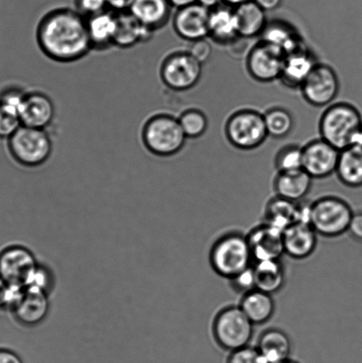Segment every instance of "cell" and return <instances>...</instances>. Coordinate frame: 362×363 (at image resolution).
Returning <instances> with one entry per match:
<instances>
[{
	"label": "cell",
	"mask_w": 362,
	"mask_h": 363,
	"mask_svg": "<svg viewBox=\"0 0 362 363\" xmlns=\"http://www.w3.org/2000/svg\"><path fill=\"white\" fill-rule=\"evenodd\" d=\"M117 27L115 46L122 49L132 48L142 43H147L152 38L154 31L141 24L130 11L116 12Z\"/></svg>",
	"instance_id": "cell-22"
},
{
	"label": "cell",
	"mask_w": 362,
	"mask_h": 363,
	"mask_svg": "<svg viewBox=\"0 0 362 363\" xmlns=\"http://www.w3.org/2000/svg\"><path fill=\"white\" fill-rule=\"evenodd\" d=\"M191 43V44L187 52L203 65L204 63L210 59L212 55L213 49L210 43L205 38Z\"/></svg>",
	"instance_id": "cell-40"
},
{
	"label": "cell",
	"mask_w": 362,
	"mask_h": 363,
	"mask_svg": "<svg viewBox=\"0 0 362 363\" xmlns=\"http://www.w3.org/2000/svg\"><path fill=\"white\" fill-rule=\"evenodd\" d=\"M353 212L344 199L325 196L311 203L308 223L318 235L338 238L349 231Z\"/></svg>",
	"instance_id": "cell-5"
},
{
	"label": "cell",
	"mask_w": 362,
	"mask_h": 363,
	"mask_svg": "<svg viewBox=\"0 0 362 363\" xmlns=\"http://www.w3.org/2000/svg\"><path fill=\"white\" fill-rule=\"evenodd\" d=\"M310 206L276 196L266 206L264 223L282 231L297 223H310Z\"/></svg>",
	"instance_id": "cell-18"
},
{
	"label": "cell",
	"mask_w": 362,
	"mask_h": 363,
	"mask_svg": "<svg viewBox=\"0 0 362 363\" xmlns=\"http://www.w3.org/2000/svg\"><path fill=\"white\" fill-rule=\"evenodd\" d=\"M55 117V103L47 94L41 91L26 92L19 111L21 125L46 130Z\"/></svg>",
	"instance_id": "cell-17"
},
{
	"label": "cell",
	"mask_w": 362,
	"mask_h": 363,
	"mask_svg": "<svg viewBox=\"0 0 362 363\" xmlns=\"http://www.w3.org/2000/svg\"><path fill=\"white\" fill-rule=\"evenodd\" d=\"M222 1L230 6L237 7L244 3L251 1V0H222Z\"/></svg>",
	"instance_id": "cell-49"
},
{
	"label": "cell",
	"mask_w": 362,
	"mask_h": 363,
	"mask_svg": "<svg viewBox=\"0 0 362 363\" xmlns=\"http://www.w3.org/2000/svg\"><path fill=\"white\" fill-rule=\"evenodd\" d=\"M217 44H232L239 37L235 7L215 6L209 14V35Z\"/></svg>",
	"instance_id": "cell-20"
},
{
	"label": "cell",
	"mask_w": 362,
	"mask_h": 363,
	"mask_svg": "<svg viewBox=\"0 0 362 363\" xmlns=\"http://www.w3.org/2000/svg\"><path fill=\"white\" fill-rule=\"evenodd\" d=\"M259 6L267 12V11H273L278 9L283 2V0H254Z\"/></svg>",
	"instance_id": "cell-44"
},
{
	"label": "cell",
	"mask_w": 362,
	"mask_h": 363,
	"mask_svg": "<svg viewBox=\"0 0 362 363\" xmlns=\"http://www.w3.org/2000/svg\"><path fill=\"white\" fill-rule=\"evenodd\" d=\"M261 35V41L279 48L285 56L305 46L295 30L289 24L279 21L268 23Z\"/></svg>",
	"instance_id": "cell-30"
},
{
	"label": "cell",
	"mask_w": 362,
	"mask_h": 363,
	"mask_svg": "<svg viewBox=\"0 0 362 363\" xmlns=\"http://www.w3.org/2000/svg\"><path fill=\"white\" fill-rule=\"evenodd\" d=\"M209 261L218 276L232 280L254 264L247 236L239 233L222 235L215 242Z\"/></svg>",
	"instance_id": "cell-3"
},
{
	"label": "cell",
	"mask_w": 362,
	"mask_h": 363,
	"mask_svg": "<svg viewBox=\"0 0 362 363\" xmlns=\"http://www.w3.org/2000/svg\"><path fill=\"white\" fill-rule=\"evenodd\" d=\"M351 147H356L362 149V127L359 130H358L356 136H354L353 143Z\"/></svg>",
	"instance_id": "cell-48"
},
{
	"label": "cell",
	"mask_w": 362,
	"mask_h": 363,
	"mask_svg": "<svg viewBox=\"0 0 362 363\" xmlns=\"http://www.w3.org/2000/svg\"><path fill=\"white\" fill-rule=\"evenodd\" d=\"M336 175L341 183L351 188L362 186V149L349 147L340 151Z\"/></svg>",
	"instance_id": "cell-31"
},
{
	"label": "cell",
	"mask_w": 362,
	"mask_h": 363,
	"mask_svg": "<svg viewBox=\"0 0 362 363\" xmlns=\"http://www.w3.org/2000/svg\"><path fill=\"white\" fill-rule=\"evenodd\" d=\"M283 236L285 255L294 259L310 257L317 247L318 234L310 223L293 224L283 230Z\"/></svg>",
	"instance_id": "cell-19"
},
{
	"label": "cell",
	"mask_w": 362,
	"mask_h": 363,
	"mask_svg": "<svg viewBox=\"0 0 362 363\" xmlns=\"http://www.w3.org/2000/svg\"><path fill=\"white\" fill-rule=\"evenodd\" d=\"M0 363H23L16 354L9 350H0Z\"/></svg>",
	"instance_id": "cell-45"
},
{
	"label": "cell",
	"mask_w": 362,
	"mask_h": 363,
	"mask_svg": "<svg viewBox=\"0 0 362 363\" xmlns=\"http://www.w3.org/2000/svg\"><path fill=\"white\" fill-rule=\"evenodd\" d=\"M285 60V55L281 50L261 41L248 52L247 71L254 80L269 83L281 78Z\"/></svg>",
	"instance_id": "cell-13"
},
{
	"label": "cell",
	"mask_w": 362,
	"mask_h": 363,
	"mask_svg": "<svg viewBox=\"0 0 362 363\" xmlns=\"http://www.w3.org/2000/svg\"><path fill=\"white\" fill-rule=\"evenodd\" d=\"M21 126L19 115L0 103V140H9Z\"/></svg>",
	"instance_id": "cell-35"
},
{
	"label": "cell",
	"mask_w": 362,
	"mask_h": 363,
	"mask_svg": "<svg viewBox=\"0 0 362 363\" xmlns=\"http://www.w3.org/2000/svg\"><path fill=\"white\" fill-rule=\"evenodd\" d=\"M87 28L92 50L102 51L115 46L117 27L116 12L108 9L87 18Z\"/></svg>",
	"instance_id": "cell-23"
},
{
	"label": "cell",
	"mask_w": 362,
	"mask_h": 363,
	"mask_svg": "<svg viewBox=\"0 0 362 363\" xmlns=\"http://www.w3.org/2000/svg\"><path fill=\"white\" fill-rule=\"evenodd\" d=\"M278 363H300V362H298L296 361H293V360H292V359H288V360L283 361V362H278Z\"/></svg>",
	"instance_id": "cell-50"
},
{
	"label": "cell",
	"mask_w": 362,
	"mask_h": 363,
	"mask_svg": "<svg viewBox=\"0 0 362 363\" xmlns=\"http://www.w3.org/2000/svg\"><path fill=\"white\" fill-rule=\"evenodd\" d=\"M255 287L269 294L278 293L285 284V269L281 259L254 262Z\"/></svg>",
	"instance_id": "cell-28"
},
{
	"label": "cell",
	"mask_w": 362,
	"mask_h": 363,
	"mask_svg": "<svg viewBox=\"0 0 362 363\" xmlns=\"http://www.w3.org/2000/svg\"><path fill=\"white\" fill-rule=\"evenodd\" d=\"M38 269L35 256L26 247L13 245L0 252V277L14 291L31 286Z\"/></svg>",
	"instance_id": "cell-9"
},
{
	"label": "cell",
	"mask_w": 362,
	"mask_h": 363,
	"mask_svg": "<svg viewBox=\"0 0 362 363\" xmlns=\"http://www.w3.org/2000/svg\"><path fill=\"white\" fill-rule=\"evenodd\" d=\"M225 133L233 147L244 151L261 147L268 136L264 115L251 109L234 113L227 121Z\"/></svg>",
	"instance_id": "cell-8"
},
{
	"label": "cell",
	"mask_w": 362,
	"mask_h": 363,
	"mask_svg": "<svg viewBox=\"0 0 362 363\" xmlns=\"http://www.w3.org/2000/svg\"><path fill=\"white\" fill-rule=\"evenodd\" d=\"M254 265V264H253ZM230 281L234 290L237 293L246 294L248 291L256 289L255 287V279L253 266L250 267L249 269L244 270L239 275L234 277Z\"/></svg>",
	"instance_id": "cell-39"
},
{
	"label": "cell",
	"mask_w": 362,
	"mask_h": 363,
	"mask_svg": "<svg viewBox=\"0 0 362 363\" xmlns=\"http://www.w3.org/2000/svg\"><path fill=\"white\" fill-rule=\"evenodd\" d=\"M78 13L84 18H90L109 9L106 0H74Z\"/></svg>",
	"instance_id": "cell-38"
},
{
	"label": "cell",
	"mask_w": 362,
	"mask_h": 363,
	"mask_svg": "<svg viewBox=\"0 0 362 363\" xmlns=\"http://www.w3.org/2000/svg\"><path fill=\"white\" fill-rule=\"evenodd\" d=\"M7 141L14 161L27 168L45 164L52 154V140L46 130L21 125Z\"/></svg>",
	"instance_id": "cell-6"
},
{
	"label": "cell",
	"mask_w": 362,
	"mask_h": 363,
	"mask_svg": "<svg viewBox=\"0 0 362 363\" xmlns=\"http://www.w3.org/2000/svg\"><path fill=\"white\" fill-rule=\"evenodd\" d=\"M303 170L312 179H326L336 172L340 151L328 142L317 140L303 148Z\"/></svg>",
	"instance_id": "cell-14"
},
{
	"label": "cell",
	"mask_w": 362,
	"mask_h": 363,
	"mask_svg": "<svg viewBox=\"0 0 362 363\" xmlns=\"http://www.w3.org/2000/svg\"><path fill=\"white\" fill-rule=\"evenodd\" d=\"M25 94L26 92L19 87H7L0 92V103L19 115Z\"/></svg>",
	"instance_id": "cell-37"
},
{
	"label": "cell",
	"mask_w": 362,
	"mask_h": 363,
	"mask_svg": "<svg viewBox=\"0 0 362 363\" xmlns=\"http://www.w3.org/2000/svg\"><path fill=\"white\" fill-rule=\"evenodd\" d=\"M172 9L169 0H133L129 11L141 24L155 32L168 23Z\"/></svg>",
	"instance_id": "cell-21"
},
{
	"label": "cell",
	"mask_w": 362,
	"mask_h": 363,
	"mask_svg": "<svg viewBox=\"0 0 362 363\" xmlns=\"http://www.w3.org/2000/svg\"><path fill=\"white\" fill-rule=\"evenodd\" d=\"M106 1L110 10L113 12H123V11H129L133 0H106Z\"/></svg>",
	"instance_id": "cell-43"
},
{
	"label": "cell",
	"mask_w": 362,
	"mask_h": 363,
	"mask_svg": "<svg viewBox=\"0 0 362 363\" xmlns=\"http://www.w3.org/2000/svg\"><path fill=\"white\" fill-rule=\"evenodd\" d=\"M169 1L172 7H176L177 9L198 3V0H169Z\"/></svg>",
	"instance_id": "cell-46"
},
{
	"label": "cell",
	"mask_w": 362,
	"mask_h": 363,
	"mask_svg": "<svg viewBox=\"0 0 362 363\" xmlns=\"http://www.w3.org/2000/svg\"><path fill=\"white\" fill-rule=\"evenodd\" d=\"M35 38L42 52L59 63L76 62L92 51L86 18L67 7L45 13L39 21Z\"/></svg>",
	"instance_id": "cell-1"
},
{
	"label": "cell",
	"mask_w": 362,
	"mask_h": 363,
	"mask_svg": "<svg viewBox=\"0 0 362 363\" xmlns=\"http://www.w3.org/2000/svg\"><path fill=\"white\" fill-rule=\"evenodd\" d=\"M209 14L210 9L198 3L177 9L173 18L174 30L180 38L190 42L208 38Z\"/></svg>",
	"instance_id": "cell-16"
},
{
	"label": "cell",
	"mask_w": 362,
	"mask_h": 363,
	"mask_svg": "<svg viewBox=\"0 0 362 363\" xmlns=\"http://www.w3.org/2000/svg\"><path fill=\"white\" fill-rule=\"evenodd\" d=\"M317 63L310 50L303 46L302 48L285 56L280 79L286 86L300 87Z\"/></svg>",
	"instance_id": "cell-24"
},
{
	"label": "cell",
	"mask_w": 362,
	"mask_h": 363,
	"mask_svg": "<svg viewBox=\"0 0 362 363\" xmlns=\"http://www.w3.org/2000/svg\"><path fill=\"white\" fill-rule=\"evenodd\" d=\"M275 165L278 172L303 169V149L295 145L283 147L276 156Z\"/></svg>",
	"instance_id": "cell-34"
},
{
	"label": "cell",
	"mask_w": 362,
	"mask_h": 363,
	"mask_svg": "<svg viewBox=\"0 0 362 363\" xmlns=\"http://www.w3.org/2000/svg\"><path fill=\"white\" fill-rule=\"evenodd\" d=\"M319 127L322 140L342 151L352 145L354 136L362 127L361 113L349 103H336L326 109Z\"/></svg>",
	"instance_id": "cell-4"
},
{
	"label": "cell",
	"mask_w": 362,
	"mask_h": 363,
	"mask_svg": "<svg viewBox=\"0 0 362 363\" xmlns=\"http://www.w3.org/2000/svg\"><path fill=\"white\" fill-rule=\"evenodd\" d=\"M266 129L268 136L283 138L288 136L293 129V116L287 110L280 108L269 109L264 113Z\"/></svg>",
	"instance_id": "cell-32"
},
{
	"label": "cell",
	"mask_w": 362,
	"mask_h": 363,
	"mask_svg": "<svg viewBox=\"0 0 362 363\" xmlns=\"http://www.w3.org/2000/svg\"><path fill=\"white\" fill-rule=\"evenodd\" d=\"M239 307L254 325H264L275 314L273 295L254 289L244 294Z\"/></svg>",
	"instance_id": "cell-27"
},
{
	"label": "cell",
	"mask_w": 362,
	"mask_h": 363,
	"mask_svg": "<svg viewBox=\"0 0 362 363\" xmlns=\"http://www.w3.org/2000/svg\"><path fill=\"white\" fill-rule=\"evenodd\" d=\"M256 347L268 363L288 360L293 350L290 337L283 330L276 328L262 333Z\"/></svg>",
	"instance_id": "cell-26"
},
{
	"label": "cell",
	"mask_w": 362,
	"mask_h": 363,
	"mask_svg": "<svg viewBox=\"0 0 362 363\" xmlns=\"http://www.w3.org/2000/svg\"><path fill=\"white\" fill-rule=\"evenodd\" d=\"M227 363H268L257 347H244L230 352Z\"/></svg>",
	"instance_id": "cell-36"
},
{
	"label": "cell",
	"mask_w": 362,
	"mask_h": 363,
	"mask_svg": "<svg viewBox=\"0 0 362 363\" xmlns=\"http://www.w3.org/2000/svg\"><path fill=\"white\" fill-rule=\"evenodd\" d=\"M159 74L163 84L170 90L189 91L200 80L202 64L187 51L174 52L163 60Z\"/></svg>",
	"instance_id": "cell-10"
},
{
	"label": "cell",
	"mask_w": 362,
	"mask_h": 363,
	"mask_svg": "<svg viewBox=\"0 0 362 363\" xmlns=\"http://www.w3.org/2000/svg\"><path fill=\"white\" fill-rule=\"evenodd\" d=\"M300 88L305 101L310 105L320 108L328 106L339 94L338 74L327 64L317 63Z\"/></svg>",
	"instance_id": "cell-12"
},
{
	"label": "cell",
	"mask_w": 362,
	"mask_h": 363,
	"mask_svg": "<svg viewBox=\"0 0 362 363\" xmlns=\"http://www.w3.org/2000/svg\"><path fill=\"white\" fill-rule=\"evenodd\" d=\"M179 120L187 138H200L208 130V117L200 110L187 109L181 113Z\"/></svg>",
	"instance_id": "cell-33"
},
{
	"label": "cell",
	"mask_w": 362,
	"mask_h": 363,
	"mask_svg": "<svg viewBox=\"0 0 362 363\" xmlns=\"http://www.w3.org/2000/svg\"><path fill=\"white\" fill-rule=\"evenodd\" d=\"M283 231L264 223L247 235L254 262L281 259L285 255Z\"/></svg>",
	"instance_id": "cell-15"
},
{
	"label": "cell",
	"mask_w": 362,
	"mask_h": 363,
	"mask_svg": "<svg viewBox=\"0 0 362 363\" xmlns=\"http://www.w3.org/2000/svg\"><path fill=\"white\" fill-rule=\"evenodd\" d=\"M347 233H349L354 240L362 242V212L353 213Z\"/></svg>",
	"instance_id": "cell-41"
},
{
	"label": "cell",
	"mask_w": 362,
	"mask_h": 363,
	"mask_svg": "<svg viewBox=\"0 0 362 363\" xmlns=\"http://www.w3.org/2000/svg\"><path fill=\"white\" fill-rule=\"evenodd\" d=\"M254 326L239 306H230L216 315L213 333L222 350L233 352L249 346L254 336Z\"/></svg>",
	"instance_id": "cell-7"
},
{
	"label": "cell",
	"mask_w": 362,
	"mask_h": 363,
	"mask_svg": "<svg viewBox=\"0 0 362 363\" xmlns=\"http://www.w3.org/2000/svg\"><path fill=\"white\" fill-rule=\"evenodd\" d=\"M235 13L240 38L249 39L261 35L267 26L265 11L254 0L235 7Z\"/></svg>",
	"instance_id": "cell-29"
},
{
	"label": "cell",
	"mask_w": 362,
	"mask_h": 363,
	"mask_svg": "<svg viewBox=\"0 0 362 363\" xmlns=\"http://www.w3.org/2000/svg\"><path fill=\"white\" fill-rule=\"evenodd\" d=\"M14 290L0 277V311L10 306L12 302Z\"/></svg>",
	"instance_id": "cell-42"
},
{
	"label": "cell",
	"mask_w": 362,
	"mask_h": 363,
	"mask_svg": "<svg viewBox=\"0 0 362 363\" xmlns=\"http://www.w3.org/2000/svg\"><path fill=\"white\" fill-rule=\"evenodd\" d=\"M313 179L303 169L278 172L274 180L276 196L300 202L310 192Z\"/></svg>",
	"instance_id": "cell-25"
},
{
	"label": "cell",
	"mask_w": 362,
	"mask_h": 363,
	"mask_svg": "<svg viewBox=\"0 0 362 363\" xmlns=\"http://www.w3.org/2000/svg\"><path fill=\"white\" fill-rule=\"evenodd\" d=\"M222 0H198V3L200 4V5L207 7L208 9H215V6L220 5V2Z\"/></svg>",
	"instance_id": "cell-47"
},
{
	"label": "cell",
	"mask_w": 362,
	"mask_h": 363,
	"mask_svg": "<svg viewBox=\"0 0 362 363\" xmlns=\"http://www.w3.org/2000/svg\"><path fill=\"white\" fill-rule=\"evenodd\" d=\"M10 306L14 318L21 325H38L48 315V293L40 287L28 286L14 291Z\"/></svg>",
	"instance_id": "cell-11"
},
{
	"label": "cell",
	"mask_w": 362,
	"mask_h": 363,
	"mask_svg": "<svg viewBox=\"0 0 362 363\" xmlns=\"http://www.w3.org/2000/svg\"><path fill=\"white\" fill-rule=\"evenodd\" d=\"M141 137L147 151L158 157L179 154L187 140L179 118L165 113L151 116L144 124Z\"/></svg>",
	"instance_id": "cell-2"
}]
</instances>
